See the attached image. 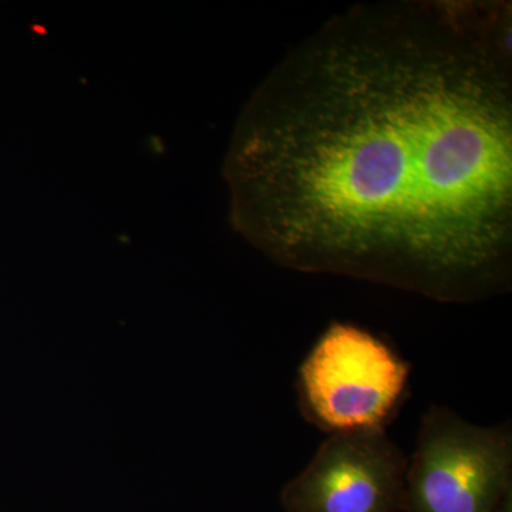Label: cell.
Here are the masks:
<instances>
[{
    "mask_svg": "<svg viewBox=\"0 0 512 512\" xmlns=\"http://www.w3.org/2000/svg\"><path fill=\"white\" fill-rule=\"evenodd\" d=\"M512 10L353 6L249 100L225 163L235 228L278 264L440 302L510 288Z\"/></svg>",
    "mask_w": 512,
    "mask_h": 512,
    "instance_id": "obj_1",
    "label": "cell"
},
{
    "mask_svg": "<svg viewBox=\"0 0 512 512\" xmlns=\"http://www.w3.org/2000/svg\"><path fill=\"white\" fill-rule=\"evenodd\" d=\"M409 379V363L383 339L335 322L299 367V406L329 436L386 431L406 402Z\"/></svg>",
    "mask_w": 512,
    "mask_h": 512,
    "instance_id": "obj_2",
    "label": "cell"
},
{
    "mask_svg": "<svg viewBox=\"0 0 512 512\" xmlns=\"http://www.w3.org/2000/svg\"><path fill=\"white\" fill-rule=\"evenodd\" d=\"M511 491V424L476 426L431 406L407 463L404 512H501Z\"/></svg>",
    "mask_w": 512,
    "mask_h": 512,
    "instance_id": "obj_3",
    "label": "cell"
},
{
    "mask_svg": "<svg viewBox=\"0 0 512 512\" xmlns=\"http://www.w3.org/2000/svg\"><path fill=\"white\" fill-rule=\"evenodd\" d=\"M407 458L386 431L332 434L285 485V512H403Z\"/></svg>",
    "mask_w": 512,
    "mask_h": 512,
    "instance_id": "obj_4",
    "label": "cell"
}]
</instances>
